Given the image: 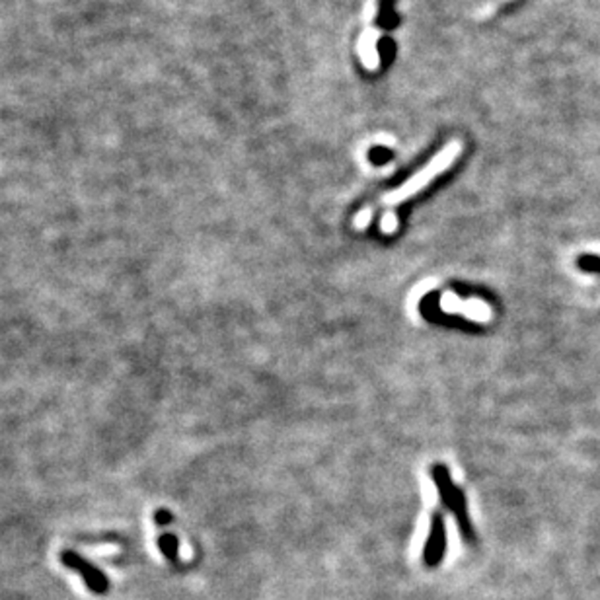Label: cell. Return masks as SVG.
Instances as JSON below:
<instances>
[{"label":"cell","mask_w":600,"mask_h":600,"mask_svg":"<svg viewBox=\"0 0 600 600\" xmlns=\"http://www.w3.org/2000/svg\"><path fill=\"white\" fill-rule=\"evenodd\" d=\"M170 518H172V516H170L166 511H158V513H156V523H158V525H168V523H170Z\"/></svg>","instance_id":"7"},{"label":"cell","mask_w":600,"mask_h":600,"mask_svg":"<svg viewBox=\"0 0 600 600\" xmlns=\"http://www.w3.org/2000/svg\"><path fill=\"white\" fill-rule=\"evenodd\" d=\"M433 477H435L436 487H439L441 499L446 503V507L455 513L456 523L462 530L464 538H466L468 542H474V528L470 525V518H468V513H466V503H464L462 494L455 487L453 480H450L448 470L445 466H435L433 468Z\"/></svg>","instance_id":"2"},{"label":"cell","mask_w":600,"mask_h":600,"mask_svg":"<svg viewBox=\"0 0 600 600\" xmlns=\"http://www.w3.org/2000/svg\"><path fill=\"white\" fill-rule=\"evenodd\" d=\"M577 267L591 275H600V255L596 254H583L577 257Z\"/></svg>","instance_id":"5"},{"label":"cell","mask_w":600,"mask_h":600,"mask_svg":"<svg viewBox=\"0 0 600 600\" xmlns=\"http://www.w3.org/2000/svg\"><path fill=\"white\" fill-rule=\"evenodd\" d=\"M446 554V528H445V518L441 515L433 516L429 540L423 550V564L427 567H439Z\"/></svg>","instance_id":"4"},{"label":"cell","mask_w":600,"mask_h":600,"mask_svg":"<svg viewBox=\"0 0 600 600\" xmlns=\"http://www.w3.org/2000/svg\"><path fill=\"white\" fill-rule=\"evenodd\" d=\"M162 554L166 555L170 562H177V538L172 535H162L158 540Z\"/></svg>","instance_id":"6"},{"label":"cell","mask_w":600,"mask_h":600,"mask_svg":"<svg viewBox=\"0 0 600 600\" xmlns=\"http://www.w3.org/2000/svg\"><path fill=\"white\" fill-rule=\"evenodd\" d=\"M460 150H462V145L458 141L450 143L445 150H441V153L429 162L427 168H423L419 174H415L412 180H409L407 184H404L400 189L392 191V194L385 201L395 205V203H402L404 199L417 194V191L421 187H425L436 174H441L443 170H446L450 166V164H453V160L460 155Z\"/></svg>","instance_id":"1"},{"label":"cell","mask_w":600,"mask_h":600,"mask_svg":"<svg viewBox=\"0 0 600 600\" xmlns=\"http://www.w3.org/2000/svg\"><path fill=\"white\" fill-rule=\"evenodd\" d=\"M61 562H63L68 569L76 571L78 575H80L82 579H85L86 586H88V589H90L92 593H95V595H104V593H107V589H109V581H107V577L104 575V573H102L100 569H95V567L88 562V559H85L82 555H78V554L73 552V550H65V552L61 554Z\"/></svg>","instance_id":"3"}]
</instances>
